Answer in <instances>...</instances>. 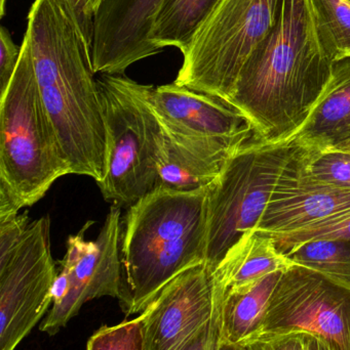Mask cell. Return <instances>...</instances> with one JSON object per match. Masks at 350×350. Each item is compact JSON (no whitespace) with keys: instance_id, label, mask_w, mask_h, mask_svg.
I'll list each match as a JSON object with an SVG mask.
<instances>
[{"instance_id":"1","label":"cell","mask_w":350,"mask_h":350,"mask_svg":"<svg viewBox=\"0 0 350 350\" xmlns=\"http://www.w3.org/2000/svg\"><path fill=\"white\" fill-rule=\"evenodd\" d=\"M310 0H283L268 37L251 57L227 104L256 139L285 144L310 115L332 75Z\"/></svg>"},{"instance_id":"2","label":"cell","mask_w":350,"mask_h":350,"mask_svg":"<svg viewBox=\"0 0 350 350\" xmlns=\"http://www.w3.org/2000/svg\"><path fill=\"white\" fill-rule=\"evenodd\" d=\"M25 36L45 110L72 174L102 183L106 133L92 49L62 0H35Z\"/></svg>"},{"instance_id":"3","label":"cell","mask_w":350,"mask_h":350,"mask_svg":"<svg viewBox=\"0 0 350 350\" xmlns=\"http://www.w3.org/2000/svg\"><path fill=\"white\" fill-rule=\"evenodd\" d=\"M210 187L155 189L129 206L121 243L127 316L141 314L166 284L205 263Z\"/></svg>"},{"instance_id":"4","label":"cell","mask_w":350,"mask_h":350,"mask_svg":"<svg viewBox=\"0 0 350 350\" xmlns=\"http://www.w3.org/2000/svg\"><path fill=\"white\" fill-rule=\"evenodd\" d=\"M21 47L18 68L0 98V216L34 205L57 179L72 174L43 105L25 35Z\"/></svg>"},{"instance_id":"5","label":"cell","mask_w":350,"mask_h":350,"mask_svg":"<svg viewBox=\"0 0 350 350\" xmlns=\"http://www.w3.org/2000/svg\"><path fill=\"white\" fill-rule=\"evenodd\" d=\"M97 82L106 133V167L98 185L107 202L129 208L158 181L162 126L150 105L151 85L109 74Z\"/></svg>"},{"instance_id":"6","label":"cell","mask_w":350,"mask_h":350,"mask_svg":"<svg viewBox=\"0 0 350 350\" xmlns=\"http://www.w3.org/2000/svg\"><path fill=\"white\" fill-rule=\"evenodd\" d=\"M283 0H221L199 29L175 83L227 104L251 57L268 37Z\"/></svg>"},{"instance_id":"7","label":"cell","mask_w":350,"mask_h":350,"mask_svg":"<svg viewBox=\"0 0 350 350\" xmlns=\"http://www.w3.org/2000/svg\"><path fill=\"white\" fill-rule=\"evenodd\" d=\"M296 149L254 139L228 158L210 187L205 265L211 271L247 232L256 230Z\"/></svg>"},{"instance_id":"8","label":"cell","mask_w":350,"mask_h":350,"mask_svg":"<svg viewBox=\"0 0 350 350\" xmlns=\"http://www.w3.org/2000/svg\"><path fill=\"white\" fill-rule=\"evenodd\" d=\"M51 218L29 224L10 250L0 252V350H14L51 310L57 278Z\"/></svg>"},{"instance_id":"9","label":"cell","mask_w":350,"mask_h":350,"mask_svg":"<svg viewBox=\"0 0 350 350\" xmlns=\"http://www.w3.org/2000/svg\"><path fill=\"white\" fill-rule=\"evenodd\" d=\"M299 333L321 337L334 350H350V290L293 265L282 273L256 340Z\"/></svg>"},{"instance_id":"10","label":"cell","mask_w":350,"mask_h":350,"mask_svg":"<svg viewBox=\"0 0 350 350\" xmlns=\"http://www.w3.org/2000/svg\"><path fill=\"white\" fill-rule=\"evenodd\" d=\"M94 221H88L76 234L69 236L61 267L70 275V290L65 299L51 310L41 323L40 331L49 336L61 329L90 300L109 297L119 300L123 310L127 306V292L121 260L123 234L121 208L112 205L95 241H86V232Z\"/></svg>"},{"instance_id":"11","label":"cell","mask_w":350,"mask_h":350,"mask_svg":"<svg viewBox=\"0 0 350 350\" xmlns=\"http://www.w3.org/2000/svg\"><path fill=\"white\" fill-rule=\"evenodd\" d=\"M216 306L213 271L203 265L166 284L140 314L147 350H180L211 320Z\"/></svg>"},{"instance_id":"12","label":"cell","mask_w":350,"mask_h":350,"mask_svg":"<svg viewBox=\"0 0 350 350\" xmlns=\"http://www.w3.org/2000/svg\"><path fill=\"white\" fill-rule=\"evenodd\" d=\"M164 0H103L94 16L95 73L123 75L129 66L158 55L150 41Z\"/></svg>"},{"instance_id":"13","label":"cell","mask_w":350,"mask_h":350,"mask_svg":"<svg viewBox=\"0 0 350 350\" xmlns=\"http://www.w3.org/2000/svg\"><path fill=\"white\" fill-rule=\"evenodd\" d=\"M155 189L191 191L213 183L228 158L255 133L232 139L193 137L171 131L160 123Z\"/></svg>"},{"instance_id":"14","label":"cell","mask_w":350,"mask_h":350,"mask_svg":"<svg viewBox=\"0 0 350 350\" xmlns=\"http://www.w3.org/2000/svg\"><path fill=\"white\" fill-rule=\"evenodd\" d=\"M149 102L160 123L176 133L219 139L254 133L246 117L223 100L175 82L151 86Z\"/></svg>"},{"instance_id":"15","label":"cell","mask_w":350,"mask_h":350,"mask_svg":"<svg viewBox=\"0 0 350 350\" xmlns=\"http://www.w3.org/2000/svg\"><path fill=\"white\" fill-rule=\"evenodd\" d=\"M293 157L281 175L264 215L255 230L257 232H293L350 214V189L322 187L304 180L296 172Z\"/></svg>"},{"instance_id":"16","label":"cell","mask_w":350,"mask_h":350,"mask_svg":"<svg viewBox=\"0 0 350 350\" xmlns=\"http://www.w3.org/2000/svg\"><path fill=\"white\" fill-rule=\"evenodd\" d=\"M350 141V57L332 75L303 124L286 142L306 150H333Z\"/></svg>"},{"instance_id":"17","label":"cell","mask_w":350,"mask_h":350,"mask_svg":"<svg viewBox=\"0 0 350 350\" xmlns=\"http://www.w3.org/2000/svg\"><path fill=\"white\" fill-rule=\"evenodd\" d=\"M293 262L277 250L273 237L247 232L226 253L213 275L226 290L238 289L277 271H286Z\"/></svg>"},{"instance_id":"18","label":"cell","mask_w":350,"mask_h":350,"mask_svg":"<svg viewBox=\"0 0 350 350\" xmlns=\"http://www.w3.org/2000/svg\"><path fill=\"white\" fill-rule=\"evenodd\" d=\"M284 271L271 273L256 283L226 290L222 341L248 347L258 338L273 291Z\"/></svg>"},{"instance_id":"19","label":"cell","mask_w":350,"mask_h":350,"mask_svg":"<svg viewBox=\"0 0 350 350\" xmlns=\"http://www.w3.org/2000/svg\"><path fill=\"white\" fill-rule=\"evenodd\" d=\"M221 0H164L152 27L150 41L158 53L174 46L184 55L195 33Z\"/></svg>"},{"instance_id":"20","label":"cell","mask_w":350,"mask_h":350,"mask_svg":"<svg viewBox=\"0 0 350 350\" xmlns=\"http://www.w3.org/2000/svg\"><path fill=\"white\" fill-rule=\"evenodd\" d=\"M295 265L312 269L350 290V240L314 239L284 253Z\"/></svg>"},{"instance_id":"21","label":"cell","mask_w":350,"mask_h":350,"mask_svg":"<svg viewBox=\"0 0 350 350\" xmlns=\"http://www.w3.org/2000/svg\"><path fill=\"white\" fill-rule=\"evenodd\" d=\"M296 172L304 180L322 187L350 189V153L339 150H306L294 154Z\"/></svg>"},{"instance_id":"22","label":"cell","mask_w":350,"mask_h":350,"mask_svg":"<svg viewBox=\"0 0 350 350\" xmlns=\"http://www.w3.org/2000/svg\"><path fill=\"white\" fill-rule=\"evenodd\" d=\"M323 44L331 57H350V0H310Z\"/></svg>"},{"instance_id":"23","label":"cell","mask_w":350,"mask_h":350,"mask_svg":"<svg viewBox=\"0 0 350 350\" xmlns=\"http://www.w3.org/2000/svg\"><path fill=\"white\" fill-rule=\"evenodd\" d=\"M86 350H147L141 316L114 326H103L88 339Z\"/></svg>"},{"instance_id":"24","label":"cell","mask_w":350,"mask_h":350,"mask_svg":"<svg viewBox=\"0 0 350 350\" xmlns=\"http://www.w3.org/2000/svg\"><path fill=\"white\" fill-rule=\"evenodd\" d=\"M267 234L273 237L277 250L283 254L292 247L314 239L338 238L350 240V214L310 224L293 232Z\"/></svg>"},{"instance_id":"25","label":"cell","mask_w":350,"mask_h":350,"mask_svg":"<svg viewBox=\"0 0 350 350\" xmlns=\"http://www.w3.org/2000/svg\"><path fill=\"white\" fill-rule=\"evenodd\" d=\"M213 279L216 291V306L213 316L180 350H220L221 347L226 288L214 275Z\"/></svg>"},{"instance_id":"26","label":"cell","mask_w":350,"mask_h":350,"mask_svg":"<svg viewBox=\"0 0 350 350\" xmlns=\"http://www.w3.org/2000/svg\"><path fill=\"white\" fill-rule=\"evenodd\" d=\"M22 47L12 41L8 29H0V98L4 94L14 77L20 62Z\"/></svg>"},{"instance_id":"27","label":"cell","mask_w":350,"mask_h":350,"mask_svg":"<svg viewBox=\"0 0 350 350\" xmlns=\"http://www.w3.org/2000/svg\"><path fill=\"white\" fill-rule=\"evenodd\" d=\"M248 350H306L304 334L266 337L246 347Z\"/></svg>"},{"instance_id":"28","label":"cell","mask_w":350,"mask_h":350,"mask_svg":"<svg viewBox=\"0 0 350 350\" xmlns=\"http://www.w3.org/2000/svg\"><path fill=\"white\" fill-rule=\"evenodd\" d=\"M66 4L74 20L77 23L84 38L92 49V33H94V18L90 14L86 0H62Z\"/></svg>"},{"instance_id":"29","label":"cell","mask_w":350,"mask_h":350,"mask_svg":"<svg viewBox=\"0 0 350 350\" xmlns=\"http://www.w3.org/2000/svg\"><path fill=\"white\" fill-rule=\"evenodd\" d=\"M306 350H334L326 340L312 334H304Z\"/></svg>"},{"instance_id":"30","label":"cell","mask_w":350,"mask_h":350,"mask_svg":"<svg viewBox=\"0 0 350 350\" xmlns=\"http://www.w3.org/2000/svg\"><path fill=\"white\" fill-rule=\"evenodd\" d=\"M103 0H86V4H88V10H90V14H92V18L95 16V14H96L98 8H100L101 3H102Z\"/></svg>"},{"instance_id":"31","label":"cell","mask_w":350,"mask_h":350,"mask_svg":"<svg viewBox=\"0 0 350 350\" xmlns=\"http://www.w3.org/2000/svg\"><path fill=\"white\" fill-rule=\"evenodd\" d=\"M220 350H248V349L245 347H238V345H228V343H225L222 341Z\"/></svg>"},{"instance_id":"32","label":"cell","mask_w":350,"mask_h":350,"mask_svg":"<svg viewBox=\"0 0 350 350\" xmlns=\"http://www.w3.org/2000/svg\"><path fill=\"white\" fill-rule=\"evenodd\" d=\"M333 150H339V151L349 152V153H350V141L343 144V145L339 146L336 149Z\"/></svg>"},{"instance_id":"33","label":"cell","mask_w":350,"mask_h":350,"mask_svg":"<svg viewBox=\"0 0 350 350\" xmlns=\"http://www.w3.org/2000/svg\"><path fill=\"white\" fill-rule=\"evenodd\" d=\"M5 3L6 0H1V4H0V16L3 18L4 14H5Z\"/></svg>"}]
</instances>
